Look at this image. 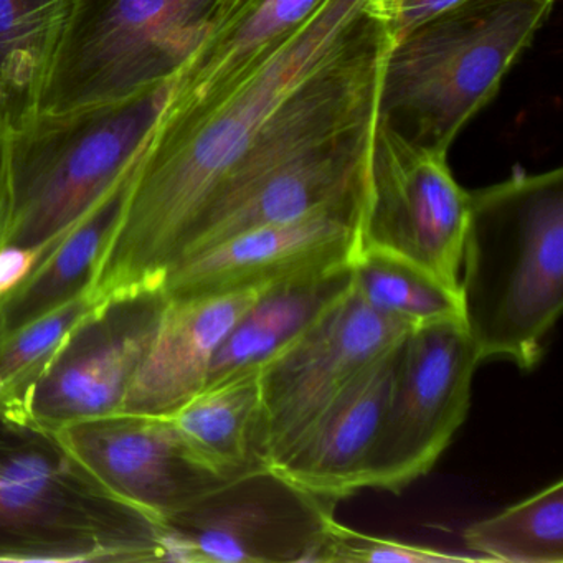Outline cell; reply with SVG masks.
I'll use <instances>...</instances> for the list:
<instances>
[{
  "instance_id": "28",
  "label": "cell",
  "mask_w": 563,
  "mask_h": 563,
  "mask_svg": "<svg viewBox=\"0 0 563 563\" xmlns=\"http://www.w3.org/2000/svg\"><path fill=\"white\" fill-rule=\"evenodd\" d=\"M0 130H2V128H0ZM2 131H4V130H2Z\"/></svg>"
},
{
  "instance_id": "2",
  "label": "cell",
  "mask_w": 563,
  "mask_h": 563,
  "mask_svg": "<svg viewBox=\"0 0 563 563\" xmlns=\"http://www.w3.org/2000/svg\"><path fill=\"white\" fill-rule=\"evenodd\" d=\"M457 295L479 362L539 364L563 309L562 169L471 192Z\"/></svg>"
},
{
  "instance_id": "6",
  "label": "cell",
  "mask_w": 563,
  "mask_h": 563,
  "mask_svg": "<svg viewBox=\"0 0 563 563\" xmlns=\"http://www.w3.org/2000/svg\"><path fill=\"white\" fill-rule=\"evenodd\" d=\"M246 0H71L42 113L108 103L176 77Z\"/></svg>"
},
{
  "instance_id": "8",
  "label": "cell",
  "mask_w": 563,
  "mask_h": 563,
  "mask_svg": "<svg viewBox=\"0 0 563 563\" xmlns=\"http://www.w3.org/2000/svg\"><path fill=\"white\" fill-rule=\"evenodd\" d=\"M471 192L448 153L420 146L378 118L357 252L407 260L457 291Z\"/></svg>"
},
{
  "instance_id": "4",
  "label": "cell",
  "mask_w": 563,
  "mask_h": 563,
  "mask_svg": "<svg viewBox=\"0 0 563 563\" xmlns=\"http://www.w3.org/2000/svg\"><path fill=\"white\" fill-rule=\"evenodd\" d=\"M170 87V80L161 81L108 103L38 111L9 134L4 245H38L77 225L136 166L166 110Z\"/></svg>"
},
{
  "instance_id": "17",
  "label": "cell",
  "mask_w": 563,
  "mask_h": 563,
  "mask_svg": "<svg viewBox=\"0 0 563 563\" xmlns=\"http://www.w3.org/2000/svg\"><path fill=\"white\" fill-rule=\"evenodd\" d=\"M163 417L190 456L220 479L268 467L260 454L258 372L210 385Z\"/></svg>"
},
{
  "instance_id": "21",
  "label": "cell",
  "mask_w": 563,
  "mask_h": 563,
  "mask_svg": "<svg viewBox=\"0 0 563 563\" xmlns=\"http://www.w3.org/2000/svg\"><path fill=\"white\" fill-rule=\"evenodd\" d=\"M71 0H0V128L9 134L41 107Z\"/></svg>"
},
{
  "instance_id": "25",
  "label": "cell",
  "mask_w": 563,
  "mask_h": 563,
  "mask_svg": "<svg viewBox=\"0 0 563 563\" xmlns=\"http://www.w3.org/2000/svg\"><path fill=\"white\" fill-rule=\"evenodd\" d=\"M460 2L463 0H371V9L394 45Z\"/></svg>"
},
{
  "instance_id": "10",
  "label": "cell",
  "mask_w": 563,
  "mask_h": 563,
  "mask_svg": "<svg viewBox=\"0 0 563 563\" xmlns=\"http://www.w3.org/2000/svg\"><path fill=\"white\" fill-rule=\"evenodd\" d=\"M338 500L309 493L275 467L225 481L166 523L190 563H314Z\"/></svg>"
},
{
  "instance_id": "15",
  "label": "cell",
  "mask_w": 563,
  "mask_h": 563,
  "mask_svg": "<svg viewBox=\"0 0 563 563\" xmlns=\"http://www.w3.org/2000/svg\"><path fill=\"white\" fill-rule=\"evenodd\" d=\"M164 296L131 302L118 328H108L97 341L78 339L35 391L31 430L52 433L58 428L117 413L141 358L146 354Z\"/></svg>"
},
{
  "instance_id": "12",
  "label": "cell",
  "mask_w": 563,
  "mask_h": 563,
  "mask_svg": "<svg viewBox=\"0 0 563 563\" xmlns=\"http://www.w3.org/2000/svg\"><path fill=\"white\" fill-rule=\"evenodd\" d=\"M364 203L318 210L291 222L236 233L174 263L161 295H207L256 288L355 258Z\"/></svg>"
},
{
  "instance_id": "24",
  "label": "cell",
  "mask_w": 563,
  "mask_h": 563,
  "mask_svg": "<svg viewBox=\"0 0 563 563\" xmlns=\"http://www.w3.org/2000/svg\"><path fill=\"white\" fill-rule=\"evenodd\" d=\"M473 553L450 552L418 543L400 542L331 523L314 563H476Z\"/></svg>"
},
{
  "instance_id": "16",
  "label": "cell",
  "mask_w": 563,
  "mask_h": 563,
  "mask_svg": "<svg viewBox=\"0 0 563 563\" xmlns=\"http://www.w3.org/2000/svg\"><path fill=\"white\" fill-rule=\"evenodd\" d=\"M352 262L309 269L266 285L217 349L206 387L258 372L305 334L351 289Z\"/></svg>"
},
{
  "instance_id": "11",
  "label": "cell",
  "mask_w": 563,
  "mask_h": 563,
  "mask_svg": "<svg viewBox=\"0 0 563 563\" xmlns=\"http://www.w3.org/2000/svg\"><path fill=\"white\" fill-rule=\"evenodd\" d=\"M48 434L104 493L156 526L225 483L190 456L163 415H104Z\"/></svg>"
},
{
  "instance_id": "3",
  "label": "cell",
  "mask_w": 563,
  "mask_h": 563,
  "mask_svg": "<svg viewBox=\"0 0 563 563\" xmlns=\"http://www.w3.org/2000/svg\"><path fill=\"white\" fill-rule=\"evenodd\" d=\"M555 0H463L391 45L378 118L420 146L448 153L500 84Z\"/></svg>"
},
{
  "instance_id": "7",
  "label": "cell",
  "mask_w": 563,
  "mask_h": 563,
  "mask_svg": "<svg viewBox=\"0 0 563 563\" xmlns=\"http://www.w3.org/2000/svg\"><path fill=\"white\" fill-rule=\"evenodd\" d=\"M479 364L461 321L417 325L405 335L365 489L400 493L433 470L466 420Z\"/></svg>"
},
{
  "instance_id": "14",
  "label": "cell",
  "mask_w": 563,
  "mask_h": 563,
  "mask_svg": "<svg viewBox=\"0 0 563 563\" xmlns=\"http://www.w3.org/2000/svg\"><path fill=\"white\" fill-rule=\"evenodd\" d=\"M398 347L400 344L357 375L275 470L309 493L338 503L365 489L368 460L394 384Z\"/></svg>"
},
{
  "instance_id": "13",
  "label": "cell",
  "mask_w": 563,
  "mask_h": 563,
  "mask_svg": "<svg viewBox=\"0 0 563 563\" xmlns=\"http://www.w3.org/2000/svg\"><path fill=\"white\" fill-rule=\"evenodd\" d=\"M265 286L164 296L153 341L117 413H170L203 390L217 349Z\"/></svg>"
},
{
  "instance_id": "19",
  "label": "cell",
  "mask_w": 563,
  "mask_h": 563,
  "mask_svg": "<svg viewBox=\"0 0 563 563\" xmlns=\"http://www.w3.org/2000/svg\"><path fill=\"white\" fill-rule=\"evenodd\" d=\"M140 161L77 225L71 227L29 278L0 301V335L18 331L87 288L98 256L123 212Z\"/></svg>"
},
{
  "instance_id": "1",
  "label": "cell",
  "mask_w": 563,
  "mask_h": 563,
  "mask_svg": "<svg viewBox=\"0 0 563 563\" xmlns=\"http://www.w3.org/2000/svg\"><path fill=\"white\" fill-rule=\"evenodd\" d=\"M372 19L371 0H324L298 31L225 87L164 110L88 288L114 308L161 295L194 223L266 124Z\"/></svg>"
},
{
  "instance_id": "27",
  "label": "cell",
  "mask_w": 563,
  "mask_h": 563,
  "mask_svg": "<svg viewBox=\"0 0 563 563\" xmlns=\"http://www.w3.org/2000/svg\"><path fill=\"white\" fill-rule=\"evenodd\" d=\"M9 207H11V189H9L8 133L0 130V246H4Z\"/></svg>"
},
{
  "instance_id": "23",
  "label": "cell",
  "mask_w": 563,
  "mask_h": 563,
  "mask_svg": "<svg viewBox=\"0 0 563 563\" xmlns=\"http://www.w3.org/2000/svg\"><path fill=\"white\" fill-rule=\"evenodd\" d=\"M352 288L375 311L415 328L430 322L461 321L456 289L398 256L357 252L352 262Z\"/></svg>"
},
{
  "instance_id": "5",
  "label": "cell",
  "mask_w": 563,
  "mask_h": 563,
  "mask_svg": "<svg viewBox=\"0 0 563 563\" xmlns=\"http://www.w3.org/2000/svg\"><path fill=\"white\" fill-rule=\"evenodd\" d=\"M157 527L104 493L52 434L0 420V562L159 560Z\"/></svg>"
},
{
  "instance_id": "9",
  "label": "cell",
  "mask_w": 563,
  "mask_h": 563,
  "mask_svg": "<svg viewBox=\"0 0 563 563\" xmlns=\"http://www.w3.org/2000/svg\"><path fill=\"white\" fill-rule=\"evenodd\" d=\"M415 325L388 318L349 289L305 334L258 371L260 454L285 460L329 404Z\"/></svg>"
},
{
  "instance_id": "18",
  "label": "cell",
  "mask_w": 563,
  "mask_h": 563,
  "mask_svg": "<svg viewBox=\"0 0 563 563\" xmlns=\"http://www.w3.org/2000/svg\"><path fill=\"white\" fill-rule=\"evenodd\" d=\"M324 0H246L242 11L207 38L170 80L166 110L216 93L298 31Z\"/></svg>"
},
{
  "instance_id": "20",
  "label": "cell",
  "mask_w": 563,
  "mask_h": 563,
  "mask_svg": "<svg viewBox=\"0 0 563 563\" xmlns=\"http://www.w3.org/2000/svg\"><path fill=\"white\" fill-rule=\"evenodd\" d=\"M113 306L85 288L64 305L11 334L0 335V420L31 428L38 385L65 357L81 332L107 318Z\"/></svg>"
},
{
  "instance_id": "22",
  "label": "cell",
  "mask_w": 563,
  "mask_h": 563,
  "mask_svg": "<svg viewBox=\"0 0 563 563\" xmlns=\"http://www.w3.org/2000/svg\"><path fill=\"white\" fill-rule=\"evenodd\" d=\"M463 540L484 562L563 563V481L471 523Z\"/></svg>"
},
{
  "instance_id": "26",
  "label": "cell",
  "mask_w": 563,
  "mask_h": 563,
  "mask_svg": "<svg viewBox=\"0 0 563 563\" xmlns=\"http://www.w3.org/2000/svg\"><path fill=\"white\" fill-rule=\"evenodd\" d=\"M70 232V230H68ZM67 232V233H68ZM67 233L32 246H0V301L11 295L54 252Z\"/></svg>"
}]
</instances>
